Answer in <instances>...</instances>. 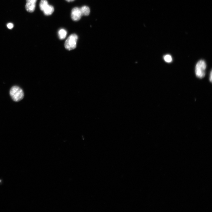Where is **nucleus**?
<instances>
[{
	"instance_id": "f257e3e1",
	"label": "nucleus",
	"mask_w": 212,
	"mask_h": 212,
	"mask_svg": "<svg viewBox=\"0 0 212 212\" xmlns=\"http://www.w3.org/2000/svg\"><path fill=\"white\" fill-rule=\"evenodd\" d=\"M9 93L12 99L15 102L20 101L24 97L23 90L20 87L17 86L12 87L10 90Z\"/></svg>"
},
{
	"instance_id": "f03ea898",
	"label": "nucleus",
	"mask_w": 212,
	"mask_h": 212,
	"mask_svg": "<svg viewBox=\"0 0 212 212\" xmlns=\"http://www.w3.org/2000/svg\"><path fill=\"white\" fill-rule=\"evenodd\" d=\"M77 39V36L75 34L69 35L65 42V48L68 50L74 49L76 47Z\"/></svg>"
},
{
	"instance_id": "7ed1b4c3",
	"label": "nucleus",
	"mask_w": 212,
	"mask_h": 212,
	"mask_svg": "<svg viewBox=\"0 0 212 212\" xmlns=\"http://www.w3.org/2000/svg\"><path fill=\"white\" fill-rule=\"evenodd\" d=\"M206 67V64L203 60H200L197 63L196 66L195 73L198 78H202L205 76Z\"/></svg>"
},
{
	"instance_id": "20e7f679",
	"label": "nucleus",
	"mask_w": 212,
	"mask_h": 212,
	"mask_svg": "<svg viewBox=\"0 0 212 212\" xmlns=\"http://www.w3.org/2000/svg\"><path fill=\"white\" fill-rule=\"evenodd\" d=\"M71 16L72 19L74 21H77L80 20L82 16L80 8H73L72 10Z\"/></svg>"
},
{
	"instance_id": "39448f33",
	"label": "nucleus",
	"mask_w": 212,
	"mask_h": 212,
	"mask_svg": "<svg viewBox=\"0 0 212 212\" xmlns=\"http://www.w3.org/2000/svg\"><path fill=\"white\" fill-rule=\"evenodd\" d=\"M37 0H26L25 8L26 10L29 12H32L34 11L36 3Z\"/></svg>"
},
{
	"instance_id": "423d86ee",
	"label": "nucleus",
	"mask_w": 212,
	"mask_h": 212,
	"mask_svg": "<svg viewBox=\"0 0 212 212\" xmlns=\"http://www.w3.org/2000/svg\"><path fill=\"white\" fill-rule=\"evenodd\" d=\"M54 10V7L52 5L48 4L42 11L44 15L48 16L52 14Z\"/></svg>"
},
{
	"instance_id": "0eeeda50",
	"label": "nucleus",
	"mask_w": 212,
	"mask_h": 212,
	"mask_svg": "<svg viewBox=\"0 0 212 212\" xmlns=\"http://www.w3.org/2000/svg\"><path fill=\"white\" fill-rule=\"evenodd\" d=\"M82 15L88 16L90 13V10L89 7L86 6H84L80 8Z\"/></svg>"
},
{
	"instance_id": "6e6552de",
	"label": "nucleus",
	"mask_w": 212,
	"mask_h": 212,
	"mask_svg": "<svg viewBox=\"0 0 212 212\" xmlns=\"http://www.w3.org/2000/svg\"><path fill=\"white\" fill-rule=\"evenodd\" d=\"M67 32L64 29H62L59 30L58 35L60 39L62 40L66 37L67 34Z\"/></svg>"
},
{
	"instance_id": "1a4fd4ad",
	"label": "nucleus",
	"mask_w": 212,
	"mask_h": 212,
	"mask_svg": "<svg viewBox=\"0 0 212 212\" xmlns=\"http://www.w3.org/2000/svg\"><path fill=\"white\" fill-rule=\"evenodd\" d=\"M48 4V2L47 0H41L39 4V8L40 10L43 11Z\"/></svg>"
},
{
	"instance_id": "9d476101",
	"label": "nucleus",
	"mask_w": 212,
	"mask_h": 212,
	"mask_svg": "<svg viewBox=\"0 0 212 212\" xmlns=\"http://www.w3.org/2000/svg\"><path fill=\"white\" fill-rule=\"evenodd\" d=\"M163 58L165 61L168 63L171 62L172 60V57L169 54H166L165 55Z\"/></svg>"
},
{
	"instance_id": "9b49d317",
	"label": "nucleus",
	"mask_w": 212,
	"mask_h": 212,
	"mask_svg": "<svg viewBox=\"0 0 212 212\" xmlns=\"http://www.w3.org/2000/svg\"><path fill=\"white\" fill-rule=\"evenodd\" d=\"M14 24L12 23H9L7 25V28L9 29H11L14 27Z\"/></svg>"
},
{
	"instance_id": "f8f14e48",
	"label": "nucleus",
	"mask_w": 212,
	"mask_h": 212,
	"mask_svg": "<svg viewBox=\"0 0 212 212\" xmlns=\"http://www.w3.org/2000/svg\"><path fill=\"white\" fill-rule=\"evenodd\" d=\"M209 80L210 81L212 82V71L210 72V77H209Z\"/></svg>"
},
{
	"instance_id": "ddd939ff",
	"label": "nucleus",
	"mask_w": 212,
	"mask_h": 212,
	"mask_svg": "<svg viewBox=\"0 0 212 212\" xmlns=\"http://www.w3.org/2000/svg\"><path fill=\"white\" fill-rule=\"evenodd\" d=\"M67 1L70 2H72L74 1V0H65Z\"/></svg>"
}]
</instances>
